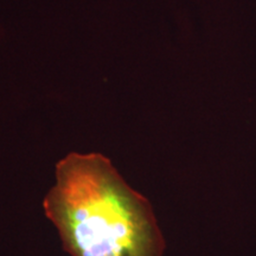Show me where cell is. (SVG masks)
Here are the masks:
<instances>
[{"mask_svg":"<svg viewBox=\"0 0 256 256\" xmlns=\"http://www.w3.org/2000/svg\"><path fill=\"white\" fill-rule=\"evenodd\" d=\"M44 211L72 256H162L152 206L98 153H72L56 166Z\"/></svg>","mask_w":256,"mask_h":256,"instance_id":"cell-1","label":"cell"}]
</instances>
